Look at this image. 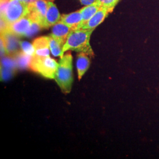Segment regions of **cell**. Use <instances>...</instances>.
Instances as JSON below:
<instances>
[{
	"mask_svg": "<svg viewBox=\"0 0 159 159\" xmlns=\"http://www.w3.org/2000/svg\"><path fill=\"white\" fill-rule=\"evenodd\" d=\"M110 12H111L107 9L101 7L98 11L81 27V29L94 30L98 25L102 23Z\"/></svg>",
	"mask_w": 159,
	"mask_h": 159,
	"instance_id": "cell-11",
	"label": "cell"
},
{
	"mask_svg": "<svg viewBox=\"0 0 159 159\" xmlns=\"http://www.w3.org/2000/svg\"><path fill=\"white\" fill-rule=\"evenodd\" d=\"M48 40H49V46L50 49L51 51L52 54L55 56H61L62 53L63 46L61 44V43L57 41L56 39H54L51 35L48 36Z\"/></svg>",
	"mask_w": 159,
	"mask_h": 159,
	"instance_id": "cell-15",
	"label": "cell"
},
{
	"mask_svg": "<svg viewBox=\"0 0 159 159\" xmlns=\"http://www.w3.org/2000/svg\"><path fill=\"white\" fill-rule=\"evenodd\" d=\"M18 1H21V2H25L24 0H18Z\"/></svg>",
	"mask_w": 159,
	"mask_h": 159,
	"instance_id": "cell-19",
	"label": "cell"
},
{
	"mask_svg": "<svg viewBox=\"0 0 159 159\" xmlns=\"http://www.w3.org/2000/svg\"><path fill=\"white\" fill-rule=\"evenodd\" d=\"M37 1V0H24V1H25V2H26L27 4H31V3H32V2H33L34 1Z\"/></svg>",
	"mask_w": 159,
	"mask_h": 159,
	"instance_id": "cell-18",
	"label": "cell"
},
{
	"mask_svg": "<svg viewBox=\"0 0 159 159\" xmlns=\"http://www.w3.org/2000/svg\"><path fill=\"white\" fill-rule=\"evenodd\" d=\"M61 15L53 0H48L47 10L42 29H48L60 21Z\"/></svg>",
	"mask_w": 159,
	"mask_h": 159,
	"instance_id": "cell-7",
	"label": "cell"
},
{
	"mask_svg": "<svg viewBox=\"0 0 159 159\" xmlns=\"http://www.w3.org/2000/svg\"><path fill=\"white\" fill-rule=\"evenodd\" d=\"M34 54L39 56H50V46L48 36L40 37L33 42Z\"/></svg>",
	"mask_w": 159,
	"mask_h": 159,
	"instance_id": "cell-9",
	"label": "cell"
},
{
	"mask_svg": "<svg viewBox=\"0 0 159 159\" xmlns=\"http://www.w3.org/2000/svg\"><path fill=\"white\" fill-rule=\"evenodd\" d=\"M17 37V35L8 31L1 34V38L4 41L7 55H15L18 52L17 50L19 43Z\"/></svg>",
	"mask_w": 159,
	"mask_h": 159,
	"instance_id": "cell-10",
	"label": "cell"
},
{
	"mask_svg": "<svg viewBox=\"0 0 159 159\" xmlns=\"http://www.w3.org/2000/svg\"><path fill=\"white\" fill-rule=\"evenodd\" d=\"M90 65V60L88 57V55L84 52H79L77 56V69L79 80L83 77L85 72L89 68Z\"/></svg>",
	"mask_w": 159,
	"mask_h": 159,
	"instance_id": "cell-14",
	"label": "cell"
},
{
	"mask_svg": "<svg viewBox=\"0 0 159 159\" xmlns=\"http://www.w3.org/2000/svg\"><path fill=\"white\" fill-rule=\"evenodd\" d=\"M48 0H37L29 4V16L33 21L42 29L47 10Z\"/></svg>",
	"mask_w": 159,
	"mask_h": 159,
	"instance_id": "cell-5",
	"label": "cell"
},
{
	"mask_svg": "<svg viewBox=\"0 0 159 159\" xmlns=\"http://www.w3.org/2000/svg\"><path fill=\"white\" fill-rule=\"evenodd\" d=\"M82 20V14L80 10L76 11L63 14L61 16L60 21L65 24L70 28L75 30L77 29Z\"/></svg>",
	"mask_w": 159,
	"mask_h": 159,
	"instance_id": "cell-12",
	"label": "cell"
},
{
	"mask_svg": "<svg viewBox=\"0 0 159 159\" xmlns=\"http://www.w3.org/2000/svg\"><path fill=\"white\" fill-rule=\"evenodd\" d=\"M58 63L50 56H39L33 54L29 63V68L43 77L54 79Z\"/></svg>",
	"mask_w": 159,
	"mask_h": 159,
	"instance_id": "cell-3",
	"label": "cell"
},
{
	"mask_svg": "<svg viewBox=\"0 0 159 159\" xmlns=\"http://www.w3.org/2000/svg\"><path fill=\"white\" fill-rule=\"evenodd\" d=\"M29 4L18 0H10L5 6H1V19L8 25L27 16Z\"/></svg>",
	"mask_w": 159,
	"mask_h": 159,
	"instance_id": "cell-4",
	"label": "cell"
},
{
	"mask_svg": "<svg viewBox=\"0 0 159 159\" xmlns=\"http://www.w3.org/2000/svg\"><path fill=\"white\" fill-rule=\"evenodd\" d=\"M72 30L73 29L65 24L58 21L53 26L51 35L58 41L62 46H64L69 34Z\"/></svg>",
	"mask_w": 159,
	"mask_h": 159,
	"instance_id": "cell-8",
	"label": "cell"
},
{
	"mask_svg": "<svg viewBox=\"0 0 159 159\" xmlns=\"http://www.w3.org/2000/svg\"><path fill=\"white\" fill-rule=\"evenodd\" d=\"M119 1L120 0H97L96 2L102 7L107 9L111 12L113 11L115 7L119 2Z\"/></svg>",
	"mask_w": 159,
	"mask_h": 159,
	"instance_id": "cell-16",
	"label": "cell"
},
{
	"mask_svg": "<svg viewBox=\"0 0 159 159\" xmlns=\"http://www.w3.org/2000/svg\"><path fill=\"white\" fill-rule=\"evenodd\" d=\"M93 31V29L73 30L63 46L60 58L63 57L66 52L69 50L84 52L89 56L94 57V54L90 44V37Z\"/></svg>",
	"mask_w": 159,
	"mask_h": 159,
	"instance_id": "cell-1",
	"label": "cell"
},
{
	"mask_svg": "<svg viewBox=\"0 0 159 159\" xmlns=\"http://www.w3.org/2000/svg\"><path fill=\"white\" fill-rule=\"evenodd\" d=\"M54 79L64 93L67 94L71 91L73 74V57L70 52L60 58Z\"/></svg>",
	"mask_w": 159,
	"mask_h": 159,
	"instance_id": "cell-2",
	"label": "cell"
},
{
	"mask_svg": "<svg viewBox=\"0 0 159 159\" xmlns=\"http://www.w3.org/2000/svg\"><path fill=\"white\" fill-rule=\"evenodd\" d=\"M81 4L84 6H89L96 2L97 0H79Z\"/></svg>",
	"mask_w": 159,
	"mask_h": 159,
	"instance_id": "cell-17",
	"label": "cell"
},
{
	"mask_svg": "<svg viewBox=\"0 0 159 159\" xmlns=\"http://www.w3.org/2000/svg\"><path fill=\"white\" fill-rule=\"evenodd\" d=\"M33 23L28 14L17 21L10 24L7 31L11 33L18 37L27 35Z\"/></svg>",
	"mask_w": 159,
	"mask_h": 159,
	"instance_id": "cell-6",
	"label": "cell"
},
{
	"mask_svg": "<svg viewBox=\"0 0 159 159\" xmlns=\"http://www.w3.org/2000/svg\"><path fill=\"white\" fill-rule=\"evenodd\" d=\"M101 7L100 5L96 2L92 4L85 6L84 7L81 8L80 11L82 14V20L77 29H81V27L87 23Z\"/></svg>",
	"mask_w": 159,
	"mask_h": 159,
	"instance_id": "cell-13",
	"label": "cell"
}]
</instances>
